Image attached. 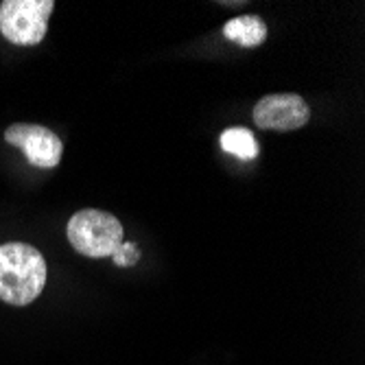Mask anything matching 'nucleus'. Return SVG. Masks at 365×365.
Listing matches in <instances>:
<instances>
[{
	"instance_id": "nucleus-8",
	"label": "nucleus",
	"mask_w": 365,
	"mask_h": 365,
	"mask_svg": "<svg viewBox=\"0 0 365 365\" xmlns=\"http://www.w3.org/2000/svg\"><path fill=\"white\" fill-rule=\"evenodd\" d=\"M112 258H114L116 264H120V267H131V264H136V262H138L140 252H138V247H136L134 243L125 241V243H120V245L116 247V252L112 254Z\"/></svg>"
},
{
	"instance_id": "nucleus-6",
	"label": "nucleus",
	"mask_w": 365,
	"mask_h": 365,
	"mask_svg": "<svg viewBox=\"0 0 365 365\" xmlns=\"http://www.w3.org/2000/svg\"><path fill=\"white\" fill-rule=\"evenodd\" d=\"M223 36L230 42H237L241 46H258L267 38V24L258 16H239L235 20L225 22Z\"/></svg>"
},
{
	"instance_id": "nucleus-5",
	"label": "nucleus",
	"mask_w": 365,
	"mask_h": 365,
	"mask_svg": "<svg viewBox=\"0 0 365 365\" xmlns=\"http://www.w3.org/2000/svg\"><path fill=\"white\" fill-rule=\"evenodd\" d=\"M5 140L22 149L33 167L55 169L61 160V140L55 136V131L42 125H11L5 131Z\"/></svg>"
},
{
	"instance_id": "nucleus-1",
	"label": "nucleus",
	"mask_w": 365,
	"mask_h": 365,
	"mask_svg": "<svg viewBox=\"0 0 365 365\" xmlns=\"http://www.w3.org/2000/svg\"><path fill=\"white\" fill-rule=\"evenodd\" d=\"M46 284V260L26 243L0 245V300L26 307L38 300Z\"/></svg>"
},
{
	"instance_id": "nucleus-7",
	"label": "nucleus",
	"mask_w": 365,
	"mask_h": 365,
	"mask_svg": "<svg viewBox=\"0 0 365 365\" xmlns=\"http://www.w3.org/2000/svg\"><path fill=\"white\" fill-rule=\"evenodd\" d=\"M221 147L225 153L237 155L241 160H254L258 155V143L250 129L230 127L221 134Z\"/></svg>"
},
{
	"instance_id": "nucleus-2",
	"label": "nucleus",
	"mask_w": 365,
	"mask_h": 365,
	"mask_svg": "<svg viewBox=\"0 0 365 365\" xmlns=\"http://www.w3.org/2000/svg\"><path fill=\"white\" fill-rule=\"evenodd\" d=\"M68 241L83 256L106 258L123 243V225L110 212L88 208L71 217Z\"/></svg>"
},
{
	"instance_id": "nucleus-3",
	"label": "nucleus",
	"mask_w": 365,
	"mask_h": 365,
	"mask_svg": "<svg viewBox=\"0 0 365 365\" xmlns=\"http://www.w3.org/2000/svg\"><path fill=\"white\" fill-rule=\"evenodd\" d=\"M53 7V0H5L0 5V33L11 44H38L46 36Z\"/></svg>"
},
{
	"instance_id": "nucleus-4",
	"label": "nucleus",
	"mask_w": 365,
	"mask_h": 365,
	"mask_svg": "<svg viewBox=\"0 0 365 365\" xmlns=\"http://www.w3.org/2000/svg\"><path fill=\"white\" fill-rule=\"evenodd\" d=\"M311 110L300 94H269L254 108V123L260 129L291 131L309 123Z\"/></svg>"
}]
</instances>
